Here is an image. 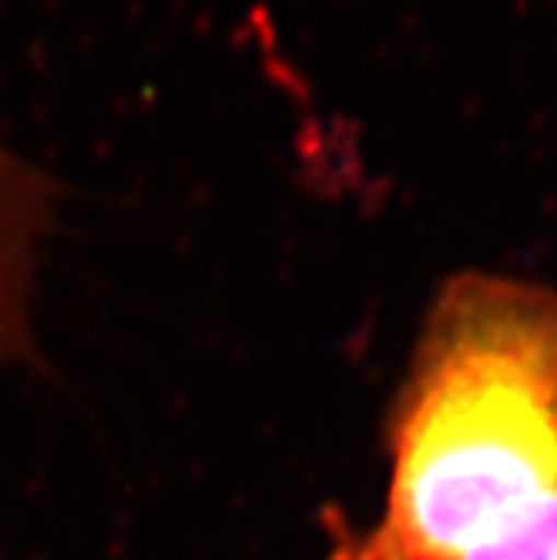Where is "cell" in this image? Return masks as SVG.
I'll use <instances>...</instances> for the list:
<instances>
[{"instance_id":"1","label":"cell","mask_w":557,"mask_h":560,"mask_svg":"<svg viewBox=\"0 0 557 560\" xmlns=\"http://www.w3.org/2000/svg\"><path fill=\"white\" fill-rule=\"evenodd\" d=\"M383 490L323 560H464L557 493V289L467 272L430 302L386 417Z\"/></svg>"},{"instance_id":"3","label":"cell","mask_w":557,"mask_h":560,"mask_svg":"<svg viewBox=\"0 0 557 560\" xmlns=\"http://www.w3.org/2000/svg\"><path fill=\"white\" fill-rule=\"evenodd\" d=\"M464 560H557V493Z\"/></svg>"},{"instance_id":"2","label":"cell","mask_w":557,"mask_h":560,"mask_svg":"<svg viewBox=\"0 0 557 560\" xmlns=\"http://www.w3.org/2000/svg\"><path fill=\"white\" fill-rule=\"evenodd\" d=\"M58 212V182L0 141V366L40 363L37 292Z\"/></svg>"}]
</instances>
